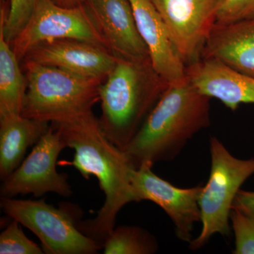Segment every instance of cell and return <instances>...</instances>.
I'll return each mask as SVG.
<instances>
[{"mask_svg":"<svg viewBox=\"0 0 254 254\" xmlns=\"http://www.w3.org/2000/svg\"><path fill=\"white\" fill-rule=\"evenodd\" d=\"M66 148L74 150L69 165L83 178L94 176L105 195L104 203L93 219L81 220L78 228L86 236L103 245L115 227L121 209L136 202L131 184L135 168L124 150L105 136L93 112L69 121L51 123Z\"/></svg>","mask_w":254,"mask_h":254,"instance_id":"obj_1","label":"cell"},{"mask_svg":"<svg viewBox=\"0 0 254 254\" xmlns=\"http://www.w3.org/2000/svg\"><path fill=\"white\" fill-rule=\"evenodd\" d=\"M1 254H42L43 249L28 239L23 232L21 224L12 219L0 234Z\"/></svg>","mask_w":254,"mask_h":254,"instance_id":"obj_20","label":"cell"},{"mask_svg":"<svg viewBox=\"0 0 254 254\" xmlns=\"http://www.w3.org/2000/svg\"><path fill=\"white\" fill-rule=\"evenodd\" d=\"M222 0H151L185 65L199 60Z\"/></svg>","mask_w":254,"mask_h":254,"instance_id":"obj_9","label":"cell"},{"mask_svg":"<svg viewBox=\"0 0 254 254\" xmlns=\"http://www.w3.org/2000/svg\"><path fill=\"white\" fill-rule=\"evenodd\" d=\"M137 28L149 51L152 66L168 84L185 78L186 65L151 0H128Z\"/></svg>","mask_w":254,"mask_h":254,"instance_id":"obj_13","label":"cell"},{"mask_svg":"<svg viewBox=\"0 0 254 254\" xmlns=\"http://www.w3.org/2000/svg\"><path fill=\"white\" fill-rule=\"evenodd\" d=\"M168 86L150 60L136 61L117 57L115 66L100 87L99 121L105 136L125 150Z\"/></svg>","mask_w":254,"mask_h":254,"instance_id":"obj_3","label":"cell"},{"mask_svg":"<svg viewBox=\"0 0 254 254\" xmlns=\"http://www.w3.org/2000/svg\"><path fill=\"white\" fill-rule=\"evenodd\" d=\"M187 78L170 83L124 150L133 168L174 160L192 137L210 126V100Z\"/></svg>","mask_w":254,"mask_h":254,"instance_id":"obj_2","label":"cell"},{"mask_svg":"<svg viewBox=\"0 0 254 254\" xmlns=\"http://www.w3.org/2000/svg\"><path fill=\"white\" fill-rule=\"evenodd\" d=\"M90 78H105L117 57L105 47L74 39L55 40L41 43L23 58Z\"/></svg>","mask_w":254,"mask_h":254,"instance_id":"obj_11","label":"cell"},{"mask_svg":"<svg viewBox=\"0 0 254 254\" xmlns=\"http://www.w3.org/2000/svg\"><path fill=\"white\" fill-rule=\"evenodd\" d=\"M66 148L58 131L51 126L35 145L27 158L18 168L1 181L0 195L14 198L18 195L32 193L40 197L53 192L68 198L72 188L66 173L57 170L58 157Z\"/></svg>","mask_w":254,"mask_h":254,"instance_id":"obj_8","label":"cell"},{"mask_svg":"<svg viewBox=\"0 0 254 254\" xmlns=\"http://www.w3.org/2000/svg\"><path fill=\"white\" fill-rule=\"evenodd\" d=\"M84 0H58L57 2L65 6H74L83 4Z\"/></svg>","mask_w":254,"mask_h":254,"instance_id":"obj_24","label":"cell"},{"mask_svg":"<svg viewBox=\"0 0 254 254\" xmlns=\"http://www.w3.org/2000/svg\"><path fill=\"white\" fill-rule=\"evenodd\" d=\"M105 254H152L158 242L144 229L137 226L115 227L103 245Z\"/></svg>","mask_w":254,"mask_h":254,"instance_id":"obj_18","label":"cell"},{"mask_svg":"<svg viewBox=\"0 0 254 254\" xmlns=\"http://www.w3.org/2000/svg\"><path fill=\"white\" fill-rule=\"evenodd\" d=\"M50 123L36 121L21 115L0 117V179L11 175L24 160L30 147L48 131Z\"/></svg>","mask_w":254,"mask_h":254,"instance_id":"obj_16","label":"cell"},{"mask_svg":"<svg viewBox=\"0 0 254 254\" xmlns=\"http://www.w3.org/2000/svg\"><path fill=\"white\" fill-rule=\"evenodd\" d=\"M18 60L0 29V117L21 115L27 82Z\"/></svg>","mask_w":254,"mask_h":254,"instance_id":"obj_17","label":"cell"},{"mask_svg":"<svg viewBox=\"0 0 254 254\" xmlns=\"http://www.w3.org/2000/svg\"><path fill=\"white\" fill-rule=\"evenodd\" d=\"M254 18V0H222L217 22L230 23Z\"/></svg>","mask_w":254,"mask_h":254,"instance_id":"obj_22","label":"cell"},{"mask_svg":"<svg viewBox=\"0 0 254 254\" xmlns=\"http://www.w3.org/2000/svg\"><path fill=\"white\" fill-rule=\"evenodd\" d=\"M79 40L109 49L86 4L65 6L55 0H39L25 27L11 43L18 60L45 42Z\"/></svg>","mask_w":254,"mask_h":254,"instance_id":"obj_7","label":"cell"},{"mask_svg":"<svg viewBox=\"0 0 254 254\" xmlns=\"http://www.w3.org/2000/svg\"><path fill=\"white\" fill-rule=\"evenodd\" d=\"M85 2L115 56L136 61L150 60L128 0H85Z\"/></svg>","mask_w":254,"mask_h":254,"instance_id":"obj_12","label":"cell"},{"mask_svg":"<svg viewBox=\"0 0 254 254\" xmlns=\"http://www.w3.org/2000/svg\"><path fill=\"white\" fill-rule=\"evenodd\" d=\"M232 229L235 234V254H254V220L237 209L230 213Z\"/></svg>","mask_w":254,"mask_h":254,"instance_id":"obj_21","label":"cell"},{"mask_svg":"<svg viewBox=\"0 0 254 254\" xmlns=\"http://www.w3.org/2000/svg\"><path fill=\"white\" fill-rule=\"evenodd\" d=\"M39 0H9L7 12L1 8L0 29L10 44L25 27Z\"/></svg>","mask_w":254,"mask_h":254,"instance_id":"obj_19","label":"cell"},{"mask_svg":"<svg viewBox=\"0 0 254 254\" xmlns=\"http://www.w3.org/2000/svg\"><path fill=\"white\" fill-rule=\"evenodd\" d=\"M232 208L240 210L254 220V191L239 190Z\"/></svg>","mask_w":254,"mask_h":254,"instance_id":"obj_23","label":"cell"},{"mask_svg":"<svg viewBox=\"0 0 254 254\" xmlns=\"http://www.w3.org/2000/svg\"><path fill=\"white\" fill-rule=\"evenodd\" d=\"M210 176L199 198L201 231L190 242L191 250H199L216 234L231 235L230 213L235 197L254 174V158L242 160L233 156L217 137H210Z\"/></svg>","mask_w":254,"mask_h":254,"instance_id":"obj_5","label":"cell"},{"mask_svg":"<svg viewBox=\"0 0 254 254\" xmlns=\"http://www.w3.org/2000/svg\"><path fill=\"white\" fill-rule=\"evenodd\" d=\"M84 1H85V0H84Z\"/></svg>","mask_w":254,"mask_h":254,"instance_id":"obj_25","label":"cell"},{"mask_svg":"<svg viewBox=\"0 0 254 254\" xmlns=\"http://www.w3.org/2000/svg\"><path fill=\"white\" fill-rule=\"evenodd\" d=\"M153 166L144 163L132 173L136 202L150 200L160 206L173 221L177 237L190 244L194 224L200 221L199 198L203 186L179 188L155 175Z\"/></svg>","mask_w":254,"mask_h":254,"instance_id":"obj_10","label":"cell"},{"mask_svg":"<svg viewBox=\"0 0 254 254\" xmlns=\"http://www.w3.org/2000/svg\"><path fill=\"white\" fill-rule=\"evenodd\" d=\"M185 74L198 91L232 111L243 103L254 104V78L220 62L200 58L187 65Z\"/></svg>","mask_w":254,"mask_h":254,"instance_id":"obj_14","label":"cell"},{"mask_svg":"<svg viewBox=\"0 0 254 254\" xmlns=\"http://www.w3.org/2000/svg\"><path fill=\"white\" fill-rule=\"evenodd\" d=\"M0 207L9 218L17 220L38 237L44 254H95L103 248L78 228L81 211L76 205L64 203L55 208L45 199L1 197Z\"/></svg>","mask_w":254,"mask_h":254,"instance_id":"obj_6","label":"cell"},{"mask_svg":"<svg viewBox=\"0 0 254 254\" xmlns=\"http://www.w3.org/2000/svg\"><path fill=\"white\" fill-rule=\"evenodd\" d=\"M200 58L216 60L254 78V18L215 23Z\"/></svg>","mask_w":254,"mask_h":254,"instance_id":"obj_15","label":"cell"},{"mask_svg":"<svg viewBox=\"0 0 254 254\" xmlns=\"http://www.w3.org/2000/svg\"><path fill=\"white\" fill-rule=\"evenodd\" d=\"M24 62L26 96L21 115L48 123L72 120L93 112L105 78H90L61 68Z\"/></svg>","mask_w":254,"mask_h":254,"instance_id":"obj_4","label":"cell"}]
</instances>
